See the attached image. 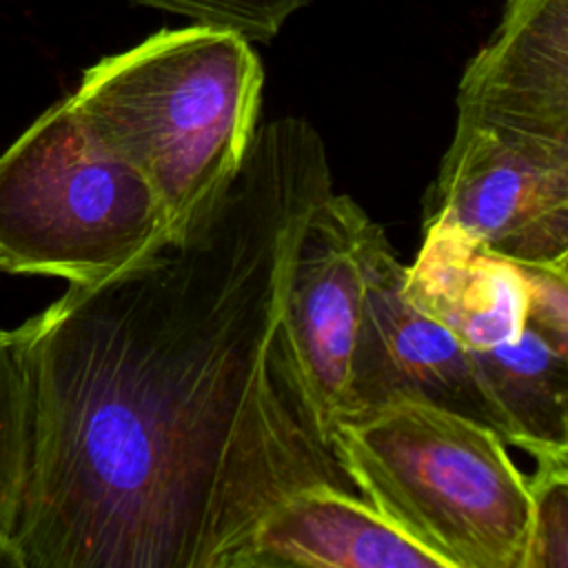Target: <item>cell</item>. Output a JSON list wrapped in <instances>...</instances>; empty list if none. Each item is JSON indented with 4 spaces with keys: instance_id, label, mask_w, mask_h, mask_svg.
<instances>
[{
    "instance_id": "cell-8",
    "label": "cell",
    "mask_w": 568,
    "mask_h": 568,
    "mask_svg": "<svg viewBox=\"0 0 568 568\" xmlns=\"http://www.w3.org/2000/svg\"><path fill=\"white\" fill-rule=\"evenodd\" d=\"M457 122L568 140V0H506L459 80Z\"/></svg>"
},
{
    "instance_id": "cell-1",
    "label": "cell",
    "mask_w": 568,
    "mask_h": 568,
    "mask_svg": "<svg viewBox=\"0 0 568 568\" xmlns=\"http://www.w3.org/2000/svg\"><path fill=\"white\" fill-rule=\"evenodd\" d=\"M331 191L320 131L271 120L171 240L22 324L18 568H244L286 497L355 493L282 335L304 224Z\"/></svg>"
},
{
    "instance_id": "cell-14",
    "label": "cell",
    "mask_w": 568,
    "mask_h": 568,
    "mask_svg": "<svg viewBox=\"0 0 568 568\" xmlns=\"http://www.w3.org/2000/svg\"><path fill=\"white\" fill-rule=\"evenodd\" d=\"M135 4L182 16L193 24L229 29L248 42L273 40L286 20L311 0H131Z\"/></svg>"
},
{
    "instance_id": "cell-10",
    "label": "cell",
    "mask_w": 568,
    "mask_h": 568,
    "mask_svg": "<svg viewBox=\"0 0 568 568\" xmlns=\"http://www.w3.org/2000/svg\"><path fill=\"white\" fill-rule=\"evenodd\" d=\"M446 568L364 497L331 484L300 488L260 526L244 568Z\"/></svg>"
},
{
    "instance_id": "cell-11",
    "label": "cell",
    "mask_w": 568,
    "mask_h": 568,
    "mask_svg": "<svg viewBox=\"0 0 568 568\" xmlns=\"http://www.w3.org/2000/svg\"><path fill=\"white\" fill-rule=\"evenodd\" d=\"M404 291L442 322L466 353L504 346L526 326V266L481 253L437 226H424L419 253L406 266Z\"/></svg>"
},
{
    "instance_id": "cell-2",
    "label": "cell",
    "mask_w": 568,
    "mask_h": 568,
    "mask_svg": "<svg viewBox=\"0 0 568 568\" xmlns=\"http://www.w3.org/2000/svg\"><path fill=\"white\" fill-rule=\"evenodd\" d=\"M262 87L253 42L191 24L98 60L69 100L93 138L149 184L178 233L240 169Z\"/></svg>"
},
{
    "instance_id": "cell-4",
    "label": "cell",
    "mask_w": 568,
    "mask_h": 568,
    "mask_svg": "<svg viewBox=\"0 0 568 568\" xmlns=\"http://www.w3.org/2000/svg\"><path fill=\"white\" fill-rule=\"evenodd\" d=\"M175 235L160 200L69 95L0 153V271L100 280Z\"/></svg>"
},
{
    "instance_id": "cell-3",
    "label": "cell",
    "mask_w": 568,
    "mask_h": 568,
    "mask_svg": "<svg viewBox=\"0 0 568 568\" xmlns=\"http://www.w3.org/2000/svg\"><path fill=\"white\" fill-rule=\"evenodd\" d=\"M331 448L353 488L446 568H524L528 477L497 430L397 402L339 419Z\"/></svg>"
},
{
    "instance_id": "cell-7",
    "label": "cell",
    "mask_w": 568,
    "mask_h": 568,
    "mask_svg": "<svg viewBox=\"0 0 568 568\" xmlns=\"http://www.w3.org/2000/svg\"><path fill=\"white\" fill-rule=\"evenodd\" d=\"M373 224L353 197L326 193L304 224L288 277L282 335L295 382L326 446L337 419L346 415Z\"/></svg>"
},
{
    "instance_id": "cell-13",
    "label": "cell",
    "mask_w": 568,
    "mask_h": 568,
    "mask_svg": "<svg viewBox=\"0 0 568 568\" xmlns=\"http://www.w3.org/2000/svg\"><path fill=\"white\" fill-rule=\"evenodd\" d=\"M524 568H568V455L535 457Z\"/></svg>"
},
{
    "instance_id": "cell-12",
    "label": "cell",
    "mask_w": 568,
    "mask_h": 568,
    "mask_svg": "<svg viewBox=\"0 0 568 568\" xmlns=\"http://www.w3.org/2000/svg\"><path fill=\"white\" fill-rule=\"evenodd\" d=\"M31 462V388L24 328L0 326V564L18 566L13 535Z\"/></svg>"
},
{
    "instance_id": "cell-9",
    "label": "cell",
    "mask_w": 568,
    "mask_h": 568,
    "mask_svg": "<svg viewBox=\"0 0 568 568\" xmlns=\"http://www.w3.org/2000/svg\"><path fill=\"white\" fill-rule=\"evenodd\" d=\"M528 317L504 346L468 353L504 419V439L530 457L568 455V268L526 266Z\"/></svg>"
},
{
    "instance_id": "cell-6",
    "label": "cell",
    "mask_w": 568,
    "mask_h": 568,
    "mask_svg": "<svg viewBox=\"0 0 568 568\" xmlns=\"http://www.w3.org/2000/svg\"><path fill=\"white\" fill-rule=\"evenodd\" d=\"M364 273L344 417L397 402H422L464 415L504 437V419L466 348L406 295V264L399 262L379 224H373L366 240Z\"/></svg>"
},
{
    "instance_id": "cell-5",
    "label": "cell",
    "mask_w": 568,
    "mask_h": 568,
    "mask_svg": "<svg viewBox=\"0 0 568 568\" xmlns=\"http://www.w3.org/2000/svg\"><path fill=\"white\" fill-rule=\"evenodd\" d=\"M424 226L521 266L568 268V140L455 122Z\"/></svg>"
}]
</instances>
